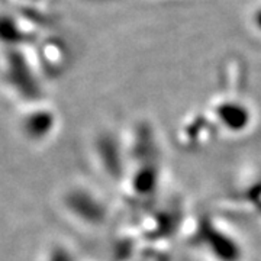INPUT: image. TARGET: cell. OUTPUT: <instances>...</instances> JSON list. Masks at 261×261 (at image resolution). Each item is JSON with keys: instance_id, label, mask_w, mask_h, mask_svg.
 I'll return each mask as SVG.
<instances>
[{"instance_id": "cell-1", "label": "cell", "mask_w": 261, "mask_h": 261, "mask_svg": "<svg viewBox=\"0 0 261 261\" xmlns=\"http://www.w3.org/2000/svg\"><path fill=\"white\" fill-rule=\"evenodd\" d=\"M254 22H255V27L258 28V31H261V8L254 15Z\"/></svg>"}]
</instances>
